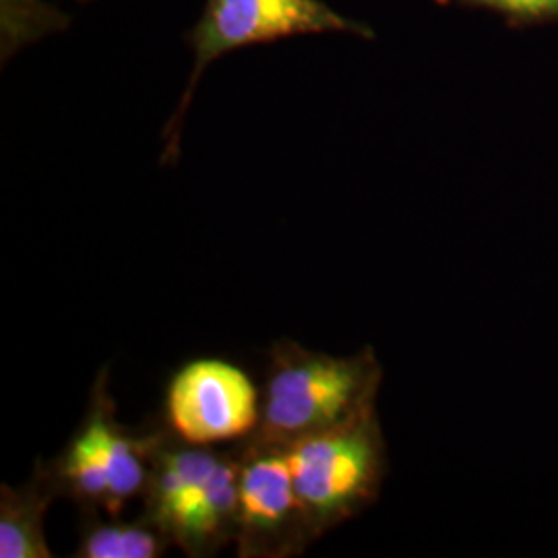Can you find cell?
Returning a JSON list of instances; mask_svg holds the SVG:
<instances>
[{
	"instance_id": "cell-6",
	"label": "cell",
	"mask_w": 558,
	"mask_h": 558,
	"mask_svg": "<svg viewBox=\"0 0 558 558\" xmlns=\"http://www.w3.org/2000/svg\"><path fill=\"white\" fill-rule=\"evenodd\" d=\"M239 459L236 555L240 558H292L315 542L304 518L288 445L248 439L234 445Z\"/></svg>"
},
{
	"instance_id": "cell-2",
	"label": "cell",
	"mask_w": 558,
	"mask_h": 558,
	"mask_svg": "<svg viewBox=\"0 0 558 558\" xmlns=\"http://www.w3.org/2000/svg\"><path fill=\"white\" fill-rule=\"evenodd\" d=\"M383 368L373 348L352 356L278 339L267 350L263 412L253 437L290 445L377 408Z\"/></svg>"
},
{
	"instance_id": "cell-3",
	"label": "cell",
	"mask_w": 558,
	"mask_h": 558,
	"mask_svg": "<svg viewBox=\"0 0 558 558\" xmlns=\"http://www.w3.org/2000/svg\"><path fill=\"white\" fill-rule=\"evenodd\" d=\"M288 459L313 538L359 518L389 472L377 408L290 442Z\"/></svg>"
},
{
	"instance_id": "cell-8",
	"label": "cell",
	"mask_w": 558,
	"mask_h": 558,
	"mask_svg": "<svg viewBox=\"0 0 558 558\" xmlns=\"http://www.w3.org/2000/svg\"><path fill=\"white\" fill-rule=\"evenodd\" d=\"M60 499L59 484L48 465L38 459L32 476L21 486L0 488V557L50 558L44 521L50 505Z\"/></svg>"
},
{
	"instance_id": "cell-7",
	"label": "cell",
	"mask_w": 558,
	"mask_h": 558,
	"mask_svg": "<svg viewBox=\"0 0 558 558\" xmlns=\"http://www.w3.org/2000/svg\"><path fill=\"white\" fill-rule=\"evenodd\" d=\"M263 391L244 368L221 359H195L168 380L161 424L189 445L216 447L257 433Z\"/></svg>"
},
{
	"instance_id": "cell-9",
	"label": "cell",
	"mask_w": 558,
	"mask_h": 558,
	"mask_svg": "<svg viewBox=\"0 0 558 558\" xmlns=\"http://www.w3.org/2000/svg\"><path fill=\"white\" fill-rule=\"evenodd\" d=\"M170 539L154 523L141 515L137 521H104L100 511H81L77 558H158L170 548Z\"/></svg>"
},
{
	"instance_id": "cell-5",
	"label": "cell",
	"mask_w": 558,
	"mask_h": 558,
	"mask_svg": "<svg viewBox=\"0 0 558 558\" xmlns=\"http://www.w3.org/2000/svg\"><path fill=\"white\" fill-rule=\"evenodd\" d=\"M317 34L371 36L360 23L345 20L323 0H207L189 41L193 66L177 110L163 129L161 163H177L184 114L203 73L211 62L239 48Z\"/></svg>"
},
{
	"instance_id": "cell-1",
	"label": "cell",
	"mask_w": 558,
	"mask_h": 558,
	"mask_svg": "<svg viewBox=\"0 0 558 558\" xmlns=\"http://www.w3.org/2000/svg\"><path fill=\"white\" fill-rule=\"evenodd\" d=\"M143 518L186 557L218 555L236 538L239 459L234 447H197L151 426Z\"/></svg>"
},
{
	"instance_id": "cell-4",
	"label": "cell",
	"mask_w": 558,
	"mask_h": 558,
	"mask_svg": "<svg viewBox=\"0 0 558 558\" xmlns=\"http://www.w3.org/2000/svg\"><path fill=\"white\" fill-rule=\"evenodd\" d=\"M149 428L120 424L110 396V368L104 366L89 391V403L73 437L48 461L59 484L60 499L81 511L96 509L119 518L145 490L149 472Z\"/></svg>"
},
{
	"instance_id": "cell-10",
	"label": "cell",
	"mask_w": 558,
	"mask_h": 558,
	"mask_svg": "<svg viewBox=\"0 0 558 558\" xmlns=\"http://www.w3.org/2000/svg\"><path fill=\"white\" fill-rule=\"evenodd\" d=\"M484 2L518 15H544V13L558 11V0H484Z\"/></svg>"
}]
</instances>
